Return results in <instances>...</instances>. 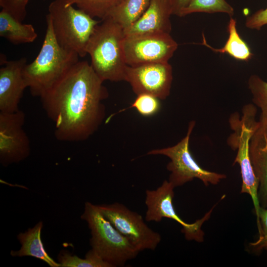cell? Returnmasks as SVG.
<instances>
[{"label":"cell","mask_w":267,"mask_h":267,"mask_svg":"<svg viewBox=\"0 0 267 267\" xmlns=\"http://www.w3.org/2000/svg\"><path fill=\"white\" fill-rule=\"evenodd\" d=\"M102 81L87 61H79L40 98L61 141L85 140L105 117L103 101L109 96Z\"/></svg>","instance_id":"obj_1"},{"label":"cell","mask_w":267,"mask_h":267,"mask_svg":"<svg viewBox=\"0 0 267 267\" xmlns=\"http://www.w3.org/2000/svg\"><path fill=\"white\" fill-rule=\"evenodd\" d=\"M46 29L40 52L27 64L23 75L27 88L33 96L40 97L51 89L79 60V55L57 42L51 19L46 15Z\"/></svg>","instance_id":"obj_2"},{"label":"cell","mask_w":267,"mask_h":267,"mask_svg":"<svg viewBox=\"0 0 267 267\" xmlns=\"http://www.w3.org/2000/svg\"><path fill=\"white\" fill-rule=\"evenodd\" d=\"M123 28L110 17L101 20L89 41L87 52L90 65L103 82L125 81L126 63L123 43Z\"/></svg>","instance_id":"obj_3"},{"label":"cell","mask_w":267,"mask_h":267,"mask_svg":"<svg viewBox=\"0 0 267 267\" xmlns=\"http://www.w3.org/2000/svg\"><path fill=\"white\" fill-rule=\"evenodd\" d=\"M81 218L90 230L91 249L112 267H123L138 254L139 251L104 217L97 205L86 202Z\"/></svg>","instance_id":"obj_4"},{"label":"cell","mask_w":267,"mask_h":267,"mask_svg":"<svg viewBox=\"0 0 267 267\" xmlns=\"http://www.w3.org/2000/svg\"><path fill=\"white\" fill-rule=\"evenodd\" d=\"M48 13L53 33L63 47L77 53L80 57L87 54V47L96 26L100 22L73 5L66 0H53L48 5Z\"/></svg>","instance_id":"obj_5"},{"label":"cell","mask_w":267,"mask_h":267,"mask_svg":"<svg viewBox=\"0 0 267 267\" xmlns=\"http://www.w3.org/2000/svg\"><path fill=\"white\" fill-rule=\"evenodd\" d=\"M257 112L255 105L248 104L244 106L242 116L237 112L230 115L229 123L233 133L228 137L227 142L233 150L237 151L234 164L238 163L240 167L242 180L241 193L250 195L258 220L261 208L258 199L259 181L249 155L250 139L258 125L255 119Z\"/></svg>","instance_id":"obj_6"},{"label":"cell","mask_w":267,"mask_h":267,"mask_svg":"<svg viewBox=\"0 0 267 267\" xmlns=\"http://www.w3.org/2000/svg\"><path fill=\"white\" fill-rule=\"evenodd\" d=\"M194 121H190L186 135L176 145L166 148L153 149L147 155H162L168 157L170 161L167 165L171 172L169 181L173 186H182L196 178L207 186L217 184L226 178L224 174L209 171L201 167L195 160L189 150L190 135L195 125Z\"/></svg>","instance_id":"obj_7"},{"label":"cell","mask_w":267,"mask_h":267,"mask_svg":"<svg viewBox=\"0 0 267 267\" xmlns=\"http://www.w3.org/2000/svg\"><path fill=\"white\" fill-rule=\"evenodd\" d=\"M97 206L104 217L139 252L154 250L160 243L161 235L148 227L138 213L118 202Z\"/></svg>","instance_id":"obj_8"},{"label":"cell","mask_w":267,"mask_h":267,"mask_svg":"<svg viewBox=\"0 0 267 267\" xmlns=\"http://www.w3.org/2000/svg\"><path fill=\"white\" fill-rule=\"evenodd\" d=\"M174 188L169 180H165L156 189L146 191L145 203L147 210L145 220L160 222L164 218L174 220L182 226L181 232L186 239L202 242L204 233L201 227L204 222L210 218L214 208L202 219L192 223H187L178 215L174 208L173 203Z\"/></svg>","instance_id":"obj_9"},{"label":"cell","mask_w":267,"mask_h":267,"mask_svg":"<svg viewBox=\"0 0 267 267\" xmlns=\"http://www.w3.org/2000/svg\"><path fill=\"white\" fill-rule=\"evenodd\" d=\"M123 47L127 65L135 66L169 62L178 44L169 33H153L125 36Z\"/></svg>","instance_id":"obj_10"},{"label":"cell","mask_w":267,"mask_h":267,"mask_svg":"<svg viewBox=\"0 0 267 267\" xmlns=\"http://www.w3.org/2000/svg\"><path fill=\"white\" fill-rule=\"evenodd\" d=\"M173 69L169 62L127 66L125 81L137 95L148 94L164 100L170 93Z\"/></svg>","instance_id":"obj_11"},{"label":"cell","mask_w":267,"mask_h":267,"mask_svg":"<svg viewBox=\"0 0 267 267\" xmlns=\"http://www.w3.org/2000/svg\"><path fill=\"white\" fill-rule=\"evenodd\" d=\"M25 113L0 112V162L3 166L19 163L30 154L29 138L23 126Z\"/></svg>","instance_id":"obj_12"},{"label":"cell","mask_w":267,"mask_h":267,"mask_svg":"<svg viewBox=\"0 0 267 267\" xmlns=\"http://www.w3.org/2000/svg\"><path fill=\"white\" fill-rule=\"evenodd\" d=\"M27 64L26 57L6 61L0 68V112L18 111L24 91L27 88L23 75Z\"/></svg>","instance_id":"obj_13"},{"label":"cell","mask_w":267,"mask_h":267,"mask_svg":"<svg viewBox=\"0 0 267 267\" xmlns=\"http://www.w3.org/2000/svg\"><path fill=\"white\" fill-rule=\"evenodd\" d=\"M249 155L259 181L258 199L261 207L267 208V117L260 115L250 139Z\"/></svg>","instance_id":"obj_14"},{"label":"cell","mask_w":267,"mask_h":267,"mask_svg":"<svg viewBox=\"0 0 267 267\" xmlns=\"http://www.w3.org/2000/svg\"><path fill=\"white\" fill-rule=\"evenodd\" d=\"M170 0H151L143 14L130 27L124 30L125 36L153 33H169L172 30Z\"/></svg>","instance_id":"obj_15"},{"label":"cell","mask_w":267,"mask_h":267,"mask_svg":"<svg viewBox=\"0 0 267 267\" xmlns=\"http://www.w3.org/2000/svg\"><path fill=\"white\" fill-rule=\"evenodd\" d=\"M43 226L42 222L34 227L19 233L17 238L21 244L18 251H11L13 257L31 256L46 263L51 267H60V264L54 261L47 253L41 239V231Z\"/></svg>","instance_id":"obj_16"},{"label":"cell","mask_w":267,"mask_h":267,"mask_svg":"<svg viewBox=\"0 0 267 267\" xmlns=\"http://www.w3.org/2000/svg\"><path fill=\"white\" fill-rule=\"evenodd\" d=\"M0 36L9 42L19 44L34 42L38 34L31 24H24L6 10L0 12Z\"/></svg>","instance_id":"obj_17"},{"label":"cell","mask_w":267,"mask_h":267,"mask_svg":"<svg viewBox=\"0 0 267 267\" xmlns=\"http://www.w3.org/2000/svg\"><path fill=\"white\" fill-rule=\"evenodd\" d=\"M228 37L224 46L220 48H215L209 45L202 34L203 42L205 45L213 51L227 54L232 58L240 61L247 62L250 60L253 54L248 44L239 35L236 28V21L230 17L227 27Z\"/></svg>","instance_id":"obj_18"},{"label":"cell","mask_w":267,"mask_h":267,"mask_svg":"<svg viewBox=\"0 0 267 267\" xmlns=\"http://www.w3.org/2000/svg\"><path fill=\"white\" fill-rule=\"evenodd\" d=\"M151 0H123L107 17L119 24L124 30L130 27L145 12Z\"/></svg>","instance_id":"obj_19"},{"label":"cell","mask_w":267,"mask_h":267,"mask_svg":"<svg viewBox=\"0 0 267 267\" xmlns=\"http://www.w3.org/2000/svg\"><path fill=\"white\" fill-rule=\"evenodd\" d=\"M123 0H66L67 5H75L91 17L106 18L110 11Z\"/></svg>","instance_id":"obj_20"},{"label":"cell","mask_w":267,"mask_h":267,"mask_svg":"<svg viewBox=\"0 0 267 267\" xmlns=\"http://www.w3.org/2000/svg\"><path fill=\"white\" fill-rule=\"evenodd\" d=\"M196 12H221L231 17L234 15V10L225 0H191L182 11L180 17Z\"/></svg>","instance_id":"obj_21"},{"label":"cell","mask_w":267,"mask_h":267,"mask_svg":"<svg viewBox=\"0 0 267 267\" xmlns=\"http://www.w3.org/2000/svg\"><path fill=\"white\" fill-rule=\"evenodd\" d=\"M60 267H112L98 256L91 249L84 259L62 251L58 257Z\"/></svg>","instance_id":"obj_22"},{"label":"cell","mask_w":267,"mask_h":267,"mask_svg":"<svg viewBox=\"0 0 267 267\" xmlns=\"http://www.w3.org/2000/svg\"><path fill=\"white\" fill-rule=\"evenodd\" d=\"M248 86L254 104L261 110V116L267 117V82L257 75H252Z\"/></svg>","instance_id":"obj_23"},{"label":"cell","mask_w":267,"mask_h":267,"mask_svg":"<svg viewBox=\"0 0 267 267\" xmlns=\"http://www.w3.org/2000/svg\"><path fill=\"white\" fill-rule=\"evenodd\" d=\"M160 107L159 98L150 94H141L137 95L130 108H134L142 116L148 117L156 114Z\"/></svg>","instance_id":"obj_24"},{"label":"cell","mask_w":267,"mask_h":267,"mask_svg":"<svg viewBox=\"0 0 267 267\" xmlns=\"http://www.w3.org/2000/svg\"><path fill=\"white\" fill-rule=\"evenodd\" d=\"M257 222L259 237L256 241L250 243V245L256 252L263 249L267 250V208L261 207Z\"/></svg>","instance_id":"obj_25"},{"label":"cell","mask_w":267,"mask_h":267,"mask_svg":"<svg viewBox=\"0 0 267 267\" xmlns=\"http://www.w3.org/2000/svg\"><path fill=\"white\" fill-rule=\"evenodd\" d=\"M29 0H0V6L17 20L23 22L27 15Z\"/></svg>","instance_id":"obj_26"},{"label":"cell","mask_w":267,"mask_h":267,"mask_svg":"<svg viewBox=\"0 0 267 267\" xmlns=\"http://www.w3.org/2000/svg\"><path fill=\"white\" fill-rule=\"evenodd\" d=\"M245 25L249 29L256 30H260L264 26L267 25V7L259 9L247 17Z\"/></svg>","instance_id":"obj_27"},{"label":"cell","mask_w":267,"mask_h":267,"mask_svg":"<svg viewBox=\"0 0 267 267\" xmlns=\"http://www.w3.org/2000/svg\"><path fill=\"white\" fill-rule=\"evenodd\" d=\"M191 0H170L172 15L179 17L183 10L188 5Z\"/></svg>","instance_id":"obj_28"}]
</instances>
